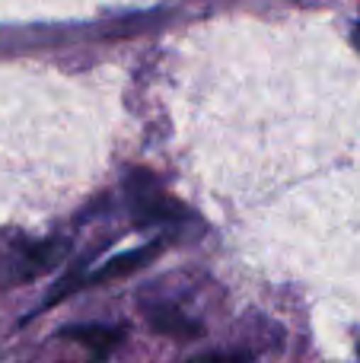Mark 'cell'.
<instances>
[{
  "label": "cell",
  "mask_w": 360,
  "mask_h": 363,
  "mask_svg": "<svg viewBox=\"0 0 360 363\" xmlns=\"http://www.w3.org/2000/svg\"><path fill=\"white\" fill-rule=\"evenodd\" d=\"M137 211L144 213V220H157V223H163V220H179L185 213V207H179L176 201L163 198L153 185H140L137 188Z\"/></svg>",
  "instance_id": "6da1fadb"
},
{
  "label": "cell",
  "mask_w": 360,
  "mask_h": 363,
  "mask_svg": "<svg viewBox=\"0 0 360 363\" xmlns=\"http://www.w3.org/2000/svg\"><path fill=\"white\" fill-rule=\"evenodd\" d=\"M157 252H159V245H144V249H137V252L118 255V258H112V262L102 264L89 281H112V277H121V274H128V271H137V268H144L147 258H153Z\"/></svg>",
  "instance_id": "7a4b0ae2"
},
{
  "label": "cell",
  "mask_w": 360,
  "mask_h": 363,
  "mask_svg": "<svg viewBox=\"0 0 360 363\" xmlns=\"http://www.w3.org/2000/svg\"><path fill=\"white\" fill-rule=\"evenodd\" d=\"M64 335H74L77 341H83V345H89L96 354H108L115 345L121 341V332L118 328H106V325H80V328H67Z\"/></svg>",
  "instance_id": "3957f363"
},
{
  "label": "cell",
  "mask_w": 360,
  "mask_h": 363,
  "mask_svg": "<svg viewBox=\"0 0 360 363\" xmlns=\"http://www.w3.org/2000/svg\"><path fill=\"white\" fill-rule=\"evenodd\" d=\"M150 322H153V328H159V332H172V335L198 332L195 322H189L182 313H176V309H150Z\"/></svg>",
  "instance_id": "277c9868"
},
{
  "label": "cell",
  "mask_w": 360,
  "mask_h": 363,
  "mask_svg": "<svg viewBox=\"0 0 360 363\" xmlns=\"http://www.w3.org/2000/svg\"><path fill=\"white\" fill-rule=\"evenodd\" d=\"M354 45L360 48V19H357V29H354Z\"/></svg>",
  "instance_id": "5b68a950"
}]
</instances>
